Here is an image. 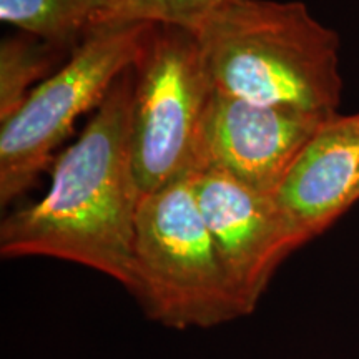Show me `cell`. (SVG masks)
I'll list each match as a JSON object with an SVG mask.
<instances>
[{
  "label": "cell",
  "instance_id": "obj_9",
  "mask_svg": "<svg viewBox=\"0 0 359 359\" xmlns=\"http://www.w3.org/2000/svg\"><path fill=\"white\" fill-rule=\"evenodd\" d=\"M109 0H0V20L74 52L105 19Z\"/></svg>",
  "mask_w": 359,
  "mask_h": 359
},
{
  "label": "cell",
  "instance_id": "obj_4",
  "mask_svg": "<svg viewBox=\"0 0 359 359\" xmlns=\"http://www.w3.org/2000/svg\"><path fill=\"white\" fill-rule=\"evenodd\" d=\"M151 25L102 22L55 74L39 83L0 127V205L6 208L50 168L80 116L97 110L123 72L135 65Z\"/></svg>",
  "mask_w": 359,
  "mask_h": 359
},
{
  "label": "cell",
  "instance_id": "obj_8",
  "mask_svg": "<svg viewBox=\"0 0 359 359\" xmlns=\"http://www.w3.org/2000/svg\"><path fill=\"white\" fill-rule=\"evenodd\" d=\"M358 185L359 114H336L314 133L273 196L304 245L356 203Z\"/></svg>",
  "mask_w": 359,
  "mask_h": 359
},
{
  "label": "cell",
  "instance_id": "obj_10",
  "mask_svg": "<svg viewBox=\"0 0 359 359\" xmlns=\"http://www.w3.org/2000/svg\"><path fill=\"white\" fill-rule=\"evenodd\" d=\"M72 52L22 34L4 39L0 45V122L20 109L29 93L65 64Z\"/></svg>",
  "mask_w": 359,
  "mask_h": 359
},
{
  "label": "cell",
  "instance_id": "obj_3",
  "mask_svg": "<svg viewBox=\"0 0 359 359\" xmlns=\"http://www.w3.org/2000/svg\"><path fill=\"white\" fill-rule=\"evenodd\" d=\"M133 257V296L150 320L183 331L210 330L243 316L190 175L138 201Z\"/></svg>",
  "mask_w": 359,
  "mask_h": 359
},
{
  "label": "cell",
  "instance_id": "obj_6",
  "mask_svg": "<svg viewBox=\"0 0 359 359\" xmlns=\"http://www.w3.org/2000/svg\"><path fill=\"white\" fill-rule=\"evenodd\" d=\"M331 116L259 105L215 90L196 138L193 173L218 170L253 190L275 195Z\"/></svg>",
  "mask_w": 359,
  "mask_h": 359
},
{
  "label": "cell",
  "instance_id": "obj_5",
  "mask_svg": "<svg viewBox=\"0 0 359 359\" xmlns=\"http://www.w3.org/2000/svg\"><path fill=\"white\" fill-rule=\"evenodd\" d=\"M133 69L130 160L142 198L193 173L215 88L196 34L182 27L151 25Z\"/></svg>",
  "mask_w": 359,
  "mask_h": 359
},
{
  "label": "cell",
  "instance_id": "obj_11",
  "mask_svg": "<svg viewBox=\"0 0 359 359\" xmlns=\"http://www.w3.org/2000/svg\"><path fill=\"white\" fill-rule=\"evenodd\" d=\"M226 0H109L103 22H147L196 32Z\"/></svg>",
  "mask_w": 359,
  "mask_h": 359
},
{
  "label": "cell",
  "instance_id": "obj_1",
  "mask_svg": "<svg viewBox=\"0 0 359 359\" xmlns=\"http://www.w3.org/2000/svg\"><path fill=\"white\" fill-rule=\"evenodd\" d=\"M135 69L130 67L79 140L52 165L50 188L0 224L2 258L47 257L111 278L135 293V218L140 193L130 160Z\"/></svg>",
  "mask_w": 359,
  "mask_h": 359
},
{
  "label": "cell",
  "instance_id": "obj_2",
  "mask_svg": "<svg viewBox=\"0 0 359 359\" xmlns=\"http://www.w3.org/2000/svg\"><path fill=\"white\" fill-rule=\"evenodd\" d=\"M195 34L217 92L259 105L338 114L339 37L303 2L226 0Z\"/></svg>",
  "mask_w": 359,
  "mask_h": 359
},
{
  "label": "cell",
  "instance_id": "obj_12",
  "mask_svg": "<svg viewBox=\"0 0 359 359\" xmlns=\"http://www.w3.org/2000/svg\"><path fill=\"white\" fill-rule=\"evenodd\" d=\"M356 200H359V185H358V191H356Z\"/></svg>",
  "mask_w": 359,
  "mask_h": 359
},
{
  "label": "cell",
  "instance_id": "obj_7",
  "mask_svg": "<svg viewBox=\"0 0 359 359\" xmlns=\"http://www.w3.org/2000/svg\"><path fill=\"white\" fill-rule=\"evenodd\" d=\"M190 182L233 293L248 316L280 264L303 243L273 195L218 170L190 173Z\"/></svg>",
  "mask_w": 359,
  "mask_h": 359
}]
</instances>
